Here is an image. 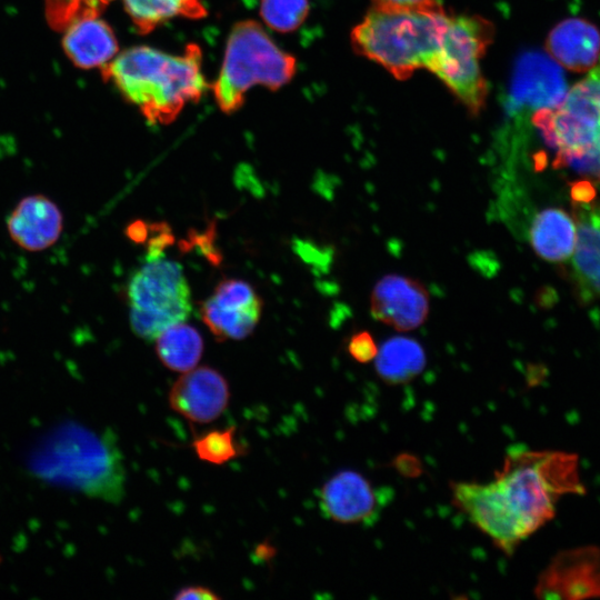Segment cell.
Segmentation results:
<instances>
[{"label":"cell","mask_w":600,"mask_h":600,"mask_svg":"<svg viewBox=\"0 0 600 600\" xmlns=\"http://www.w3.org/2000/svg\"><path fill=\"white\" fill-rule=\"evenodd\" d=\"M584 492L577 454L517 448L493 480L452 486L456 507L508 554L554 517L562 497Z\"/></svg>","instance_id":"6da1fadb"},{"label":"cell","mask_w":600,"mask_h":600,"mask_svg":"<svg viewBox=\"0 0 600 600\" xmlns=\"http://www.w3.org/2000/svg\"><path fill=\"white\" fill-rule=\"evenodd\" d=\"M27 466L37 479L90 498L117 503L124 496L123 458L109 431L61 423L33 446Z\"/></svg>","instance_id":"7a4b0ae2"},{"label":"cell","mask_w":600,"mask_h":600,"mask_svg":"<svg viewBox=\"0 0 600 600\" xmlns=\"http://www.w3.org/2000/svg\"><path fill=\"white\" fill-rule=\"evenodd\" d=\"M201 64L202 52L194 43L181 54L140 46L116 56L102 74L151 124H167L203 94L207 82Z\"/></svg>","instance_id":"3957f363"},{"label":"cell","mask_w":600,"mask_h":600,"mask_svg":"<svg viewBox=\"0 0 600 600\" xmlns=\"http://www.w3.org/2000/svg\"><path fill=\"white\" fill-rule=\"evenodd\" d=\"M449 14L438 6L422 9L372 7L351 31L354 51L399 80L430 71L442 46Z\"/></svg>","instance_id":"277c9868"},{"label":"cell","mask_w":600,"mask_h":600,"mask_svg":"<svg viewBox=\"0 0 600 600\" xmlns=\"http://www.w3.org/2000/svg\"><path fill=\"white\" fill-rule=\"evenodd\" d=\"M533 123L557 153L556 164L600 180V62Z\"/></svg>","instance_id":"5b68a950"},{"label":"cell","mask_w":600,"mask_h":600,"mask_svg":"<svg viewBox=\"0 0 600 600\" xmlns=\"http://www.w3.org/2000/svg\"><path fill=\"white\" fill-rule=\"evenodd\" d=\"M296 68V59L278 48L258 22L240 21L232 27L212 84L216 102L223 112H234L253 86L276 90L291 80Z\"/></svg>","instance_id":"8992f818"},{"label":"cell","mask_w":600,"mask_h":600,"mask_svg":"<svg viewBox=\"0 0 600 600\" xmlns=\"http://www.w3.org/2000/svg\"><path fill=\"white\" fill-rule=\"evenodd\" d=\"M494 28L480 16H450L442 46L430 69L471 114L486 106L489 88L481 60Z\"/></svg>","instance_id":"52a82bcc"},{"label":"cell","mask_w":600,"mask_h":600,"mask_svg":"<svg viewBox=\"0 0 600 600\" xmlns=\"http://www.w3.org/2000/svg\"><path fill=\"white\" fill-rule=\"evenodd\" d=\"M130 323L143 340H156L191 312V296L181 266L159 256L151 257L130 279L127 289Z\"/></svg>","instance_id":"ba28073f"},{"label":"cell","mask_w":600,"mask_h":600,"mask_svg":"<svg viewBox=\"0 0 600 600\" xmlns=\"http://www.w3.org/2000/svg\"><path fill=\"white\" fill-rule=\"evenodd\" d=\"M262 300L253 287L237 279L221 281L200 313L219 340H241L252 333L261 316Z\"/></svg>","instance_id":"9c48e42d"},{"label":"cell","mask_w":600,"mask_h":600,"mask_svg":"<svg viewBox=\"0 0 600 600\" xmlns=\"http://www.w3.org/2000/svg\"><path fill=\"white\" fill-rule=\"evenodd\" d=\"M390 491L376 488L356 471L331 477L320 490V508L331 520L348 524L373 523L390 501Z\"/></svg>","instance_id":"30bf717a"},{"label":"cell","mask_w":600,"mask_h":600,"mask_svg":"<svg viewBox=\"0 0 600 600\" xmlns=\"http://www.w3.org/2000/svg\"><path fill=\"white\" fill-rule=\"evenodd\" d=\"M372 317L397 331L420 327L429 313V293L418 280L402 274H387L370 296Z\"/></svg>","instance_id":"8fae6325"},{"label":"cell","mask_w":600,"mask_h":600,"mask_svg":"<svg viewBox=\"0 0 600 600\" xmlns=\"http://www.w3.org/2000/svg\"><path fill=\"white\" fill-rule=\"evenodd\" d=\"M170 408L190 422L209 423L227 409L230 399L226 378L210 367L193 368L172 384Z\"/></svg>","instance_id":"7c38bea8"},{"label":"cell","mask_w":600,"mask_h":600,"mask_svg":"<svg viewBox=\"0 0 600 600\" xmlns=\"http://www.w3.org/2000/svg\"><path fill=\"white\" fill-rule=\"evenodd\" d=\"M534 591L541 598L600 597V549L562 552L542 572Z\"/></svg>","instance_id":"4fadbf2b"},{"label":"cell","mask_w":600,"mask_h":600,"mask_svg":"<svg viewBox=\"0 0 600 600\" xmlns=\"http://www.w3.org/2000/svg\"><path fill=\"white\" fill-rule=\"evenodd\" d=\"M62 228L63 218L59 207L42 194L20 200L7 219L11 239L30 252L42 251L56 243Z\"/></svg>","instance_id":"5bb4252c"},{"label":"cell","mask_w":600,"mask_h":600,"mask_svg":"<svg viewBox=\"0 0 600 600\" xmlns=\"http://www.w3.org/2000/svg\"><path fill=\"white\" fill-rule=\"evenodd\" d=\"M544 48L560 67L588 72L600 62V30L582 18H568L548 33Z\"/></svg>","instance_id":"9a60e30c"},{"label":"cell","mask_w":600,"mask_h":600,"mask_svg":"<svg viewBox=\"0 0 600 600\" xmlns=\"http://www.w3.org/2000/svg\"><path fill=\"white\" fill-rule=\"evenodd\" d=\"M69 59L79 68H103L118 52L112 29L99 13H87L72 19L62 38Z\"/></svg>","instance_id":"2e32d148"},{"label":"cell","mask_w":600,"mask_h":600,"mask_svg":"<svg viewBox=\"0 0 600 600\" xmlns=\"http://www.w3.org/2000/svg\"><path fill=\"white\" fill-rule=\"evenodd\" d=\"M577 242L572 264L582 292L600 294V204L576 206Z\"/></svg>","instance_id":"e0dca14e"},{"label":"cell","mask_w":600,"mask_h":600,"mask_svg":"<svg viewBox=\"0 0 600 600\" xmlns=\"http://www.w3.org/2000/svg\"><path fill=\"white\" fill-rule=\"evenodd\" d=\"M530 241L534 252L542 259L564 261L573 254L576 248V223L561 209L542 210L532 221Z\"/></svg>","instance_id":"ac0fdd59"},{"label":"cell","mask_w":600,"mask_h":600,"mask_svg":"<svg viewBox=\"0 0 600 600\" xmlns=\"http://www.w3.org/2000/svg\"><path fill=\"white\" fill-rule=\"evenodd\" d=\"M376 371L386 382L404 383L424 369L426 353L414 339L397 336L386 340L376 354Z\"/></svg>","instance_id":"d6986e66"},{"label":"cell","mask_w":600,"mask_h":600,"mask_svg":"<svg viewBox=\"0 0 600 600\" xmlns=\"http://www.w3.org/2000/svg\"><path fill=\"white\" fill-rule=\"evenodd\" d=\"M160 361L170 370L187 372L198 364L203 352V340L198 330L183 322L174 323L156 339Z\"/></svg>","instance_id":"ffe728a7"},{"label":"cell","mask_w":600,"mask_h":600,"mask_svg":"<svg viewBox=\"0 0 600 600\" xmlns=\"http://www.w3.org/2000/svg\"><path fill=\"white\" fill-rule=\"evenodd\" d=\"M124 9L141 33L177 18L200 19L207 14L202 0H122Z\"/></svg>","instance_id":"44dd1931"},{"label":"cell","mask_w":600,"mask_h":600,"mask_svg":"<svg viewBox=\"0 0 600 600\" xmlns=\"http://www.w3.org/2000/svg\"><path fill=\"white\" fill-rule=\"evenodd\" d=\"M196 454L202 461L223 464L241 454V448L236 441V427L214 429L192 442Z\"/></svg>","instance_id":"7402d4cb"},{"label":"cell","mask_w":600,"mask_h":600,"mask_svg":"<svg viewBox=\"0 0 600 600\" xmlns=\"http://www.w3.org/2000/svg\"><path fill=\"white\" fill-rule=\"evenodd\" d=\"M309 13L308 0H261L260 14L273 30H296Z\"/></svg>","instance_id":"603a6c76"},{"label":"cell","mask_w":600,"mask_h":600,"mask_svg":"<svg viewBox=\"0 0 600 600\" xmlns=\"http://www.w3.org/2000/svg\"><path fill=\"white\" fill-rule=\"evenodd\" d=\"M50 20L54 26L66 27L72 19L99 13L111 0H46Z\"/></svg>","instance_id":"cb8c5ba5"},{"label":"cell","mask_w":600,"mask_h":600,"mask_svg":"<svg viewBox=\"0 0 600 600\" xmlns=\"http://www.w3.org/2000/svg\"><path fill=\"white\" fill-rule=\"evenodd\" d=\"M348 351L354 360L369 362L376 358L378 347L368 331H359L350 338Z\"/></svg>","instance_id":"d4e9b609"},{"label":"cell","mask_w":600,"mask_h":600,"mask_svg":"<svg viewBox=\"0 0 600 600\" xmlns=\"http://www.w3.org/2000/svg\"><path fill=\"white\" fill-rule=\"evenodd\" d=\"M373 7L387 9H422L439 6V0H371Z\"/></svg>","instance_id":"484cf974"},{"label":"cell","mask_w":600,"mask_h":600,"mask_svg":"<svg viewBox=\"0 0 600 600\" xmlns=\"http://www.w3.org/2000/svg\"><path fill=\"white\" fill-rule=\"evenodd\" d=\"M176 600H218L220 597L211 589L202 586H191L179 590Z\"/></svg>","instance_id":"4316f807"},{"label":"cell","mask_w":600,"mask_h":600,"mask_svg":"<svg viewBox=\"0 0 600 600\" xmlns=\"http://www.w3.org/2000/svg\"><path fill=\"white\" fill-rule=\"evenodd\" d=\"M572 197L577 202H589L594 197V190L587 182L577 183L572 189Z\"/></svg>","instance_id":"83f0119b"},{"label":"cell","mask_w":600,"mask_h":600,"mask_svg":"<svg viewBox=\"0 0 600 600\" xmlns=\"http://www.w3.org/2000/svg\"><path fill=\"white\" fill-rule=\"evenodd\" d=\"M146 228L141 222H136L128 229V236L134 241H141L146 236Z\"/></svg>","instance_id":"f1b7e54d"},{"label":"cell","mask_w":600,"mask_h":600,"mask_svg":"<svg viewBox=\"0 0 600 600\" xmlns=\"http://www.w3.org/2000/svg\"><path fill=\"white\" fill-rule=\"evenodd\" d=\"M0 561H1V557H0Z\"/></svg>","instance_id":"f546056e"}]
</instances>
